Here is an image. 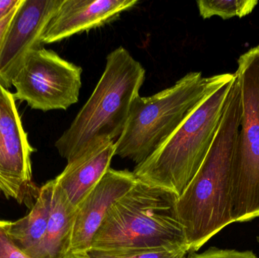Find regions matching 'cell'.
Returning a JSON list of instances; mask_svg holds the SVG:
<instances>
[{"mask_svg": "<svg viewBox=\"0 0 259 258\" xmlns=\"http://www.w3.org/2000/svg\"><path fill=\"white\" fill-rule=\"evenodd\" d=\"M5 223L0 225V258H32L18 249L9 240L5 231Z\"/></svg>", "mask_w": 259, "mask_h": 258, "instance_id": "obj_18", "label": "cell"}, {"mask_svg": "<svg viewBox=\"0 0 259 258\" xmlns=\"http://www.w3.org/2000/svg\"><path fill=\"white\" fill-rule=\"evenodd\" d=\"M187 258H258L252 251H237L234 250H223L211 248L205 252L198 254L192 252Z\"/></svg>", "mask_w": 259, "mask_h": 258, "instance_id": "obj_17", "label": "cell"}, {"mask_svg": "<svg viewBox=\"0 0 259 258\" xmlns=\"http://www.w3.org/2000/svg\"><path fill=\"white\" fill-rule=\"evenodd\" d=\"M82 71L52 50H35L12 80L14 98L42 112L67 110L78 101Z\"/></svg>", "mask_w": 259, "mask_h": 258, "instance_id": "obj_7", "label": "cell"}, {"mask_svg": "<svg viewBox=\"0 0 259 258\" xmlns=\"http://www.w3.org/2000/svg\"><path fill=\"white\" fill-rule=\"evenodd\" d=\"M234 79L205 98L152 156L137 165L133 171L137 180L182 195L214 140Z\"/></svg>", "mask_w": 259, "mask_h": 258, "instance_id": "obj_5", "label": "cell"}, {"mask_svg": "<svg viewBox=\"0 0 259 258\" xmlns=\"http://www.w3.org/2000/svg\"><path fill=\"white\" fill-rule=\"evenodd\" d=\"M63 0H22L0 49V83L8 89L30 53L42 48L47 24Z\"/></svg>", "mask_w": 259, "mask_h": 258, "instance_id": "obj_9", "label": "cell"}, {"mask_svg": "<svg viewBox=\"0 0 259 258\" xmlns=\"http://www.w3.org/2000/svg\"><path fill=\"white\" fill-rule=\"evenodd\" d=\"M241 92L237 76L211 147L177 208L187 253L196 252L232 218V163L241 121Z\"/></svg>", "mask_w": 259, "mask_h": 258, "instance_id": "obj_1", "label": "cell"}, {"mask_svg": "<svg viewBox=\"0 0 259 258\" xmlns=\"http://www.w3.org/2000/svg\"><path fill=\"white\" fill-rule=\"evenodd\" d=\"M137 180L134 173L109 168L76 212L69 253L86 254L112 206L125 195ZM68 253V254H69Z\"/></svg>", "mask_w": 259, "mask_h": 258, "instance_id": "obj_10", "label": "cell"}, {"mask_svg": "<svg viewBox=\"0 0 259 258\" xmlns=\"http://www.w3.org/2000/svg\"><path fill=\"white\" fill-rule=\"evenodd\" d=\"M115 150V142L99 145L68 162L64 171L55 178L73 207L77 209L110 168Z\"/></svg>", "mask_w": 259, "mask_h": 258, "instance_id": "obj_12", "label": "cell"}, {"mask_svg": "<svg viewBox=\"0 0 259 258\" xmlns=\"http://www.w3.org/2000/svg\"><path fill=\"white\" fill-rule=\"evenodd\" d=\"M22 0H20L19 3L4 18L0 20V49H1L2 45H3V41H4L5 36L7 33L8 29L12 23V20L15 18L18 9H19L20 5H21Z\"/></svg>", "mask_w": 259, "mask_h": 258, "instance_id": "obj_19", "label": "cell"}, {"mask_svg": "<svg viewBox=\"0 0 259 258\" xmlns=\"http://www.w3.org/2000/svg\"><path fill=\"white\" fill-rule=\"evenodd\" d=\"M13 93L0 83V192L29 209L39 193L32 177L35 151L21 123Z\"/></svg>", "mask_w": 259, "mask_h": 258, "instance_id": "obj_8", "label": "cell"}, {"mask_svg": "<svg viewBox=\"0 0 259 258\" xmlns=\"http://www.w3.org/2000/svg\"><path fill=\"white\" fill-rule=\"evenodd\" d=\"M5 223V221H1V220H0V225H3V224H4Z\"/></svg>", "mask_w": 259, "mask_h": 258, "instance_id": "obj_22", "label": "cell"}, {"mask_svg": "<svg viewBox=\"0 0 259 258\" xmlns=\"http://www.w3.org/2000/svg\"><path fill=\"white\" fill-rule=\"evenodd\" d=\"M50 216L44 243V258H63L69 253L77 209L53 179Z\"/></svg>", "mask_w": 259, "mask_h": 258, "instance_id": "obj_14", "label": "cell"}, {"mask_svg": "<svg viewBox=\"0 0 259 258\" xmlns=\"http://www.w3.org/2000/svg\"><path fill=\"white\" fill-rule=\"evenodd\" d=\"M146 71L124 47L106 57V68L92 95L55 146L68 162L124 131L134 100L140 95Z\"/></svg>", "mask_w": 259, "mask_h": 258, "instance_id": "obj_2", "label": "cell"}, {"mask_svg": "<svg viewBox=\"0 0 259 258\" xmlns=\"http://www.w3.org/2000/svg\"><path fill=\"white\" fill-rule=\"evenodd\" d=\"M185 250L151 249L103 251L90 249L86 255L90 258H187Z\"/></svg>", "mask_w": 259, "mask_h": 258, "instance_id": "obj_16", "label": "cell"}, {"mask_svg": "<svg viewBox=\"0 0 259 258\" xmlns=\"http://www.w3.org/2000/svg\"><path fill=\"white\" fill-rule=\"evenodd\" d=\"M63 258H90L85 254H74V253H69Z\"/></svg>", "mask_w": 259, "mask_h": 258, "instance_id": "obj_21", "label": "cell"}, {"mask_svg": "<svg viewBox=\"0 0 259 258\" xmlns=\"http://www.w3.org/2000/svg\"><path fill=\"white\" fill-rule=\"evenodd\" d=\"M53 184L51 180L39 188L35 204L26 216L16 221H6L4 224L9 240L32 258H44Z\"/></svg>", "mask_w": 259, "mask_h": 258, "instance_id": "obj_13", "label": "cell"}, {"mask_svg": "<svg viewBox=\"0 0 259 258\" xmlns=\"http://www.w3.org/2000/svg\"><path fill=\"white\" fill-rule=\"evenodd\" d=\"M19 2L20 0H0V20L6 16Z\"/></svg>", "mask_w": 259, "mask_h": 258, "instance_id": "obj_20", "label": "cell"}, {"mask_svg": "<svg viewBox=\"0 0 259 258\" xmlns=\"http://www.w3.org/2000/svg\"><path fill=\"white\" fill-rule=\"evenodd\" d=\"M138 3V0H63L46 27L42 44L54 43L106 25Z\"/></svg>", "mask_w": 259, "mask_h": 258, "instance_id": "obj_11", "label": "cell"}, {"mask_svg": "<svg viewBox=\"0 0 259 258\" xmlns=\"http://www.w3.org/2000/svg\"><path fill=\"white\" fill-rule=\"evenodd\" d=\"M258 242H259V237L258 238Z\"/></svg>", "mask_w": 259, "mask_h": 258, "instance_id": "obj_23", "label": "cell"}, {"mask_svg": "<svg viewBox=\"0 0 259 258\" xmlns=\"http://www.w3.org/2000/svg\"><path fill=\"white\" fill-rule=\"evenodd\" d=\"M237 65L242 115L232 163V218L246 222L259 217V45Z\"/></svg>", "mask_w": 259, "mask_h": 258, "instance_id": "obj_6", "label": "cell"}, {"mask_svg": "<svg viewBox=\"0 0 259 258\" xmlns=\"http://www.w3.org/2000/svg\"><path fill=\"white\" fill-rule=\"evenodd\" d=\"M235 78V74L205 77L189 72L173 86L133 101L124 131L115 142V156L137 165L152 156L205 98Z\"/></svg>", "mask_w": 259, "mask_h": 258, "instance_id": "obj_4", "label": "cell"}, {"mask_svg": "<svg viewBox=\"0 0 259 258\" xmlns=\"http://www.w3.org/2000/svg\"><path fill=\"white\" fill-rule=\"evenodd\" d=\"M178 196L171 191L137 183L108 212L91 249L185 250L178 215Z\"/></svg>", "mask_w": 259, "mask_h": 258, "instance_id": "obj_3", "label": "cell"}, {"mask_svg": "<svg viewBox=\"0 0 259 258\" xmlns=\"http://www.w3.org/2000/svg\"><path fill=\"white\" fill-rule=\"evenodd\" d=\"M258 0H199L196 2L199 15L203 19L219 16L222 19L243 18L254 10Z\"/></svg>", "mask_w": 259, "mask_h": 258, "instance_id": "obj_15", "label": "cell"}]
</instances>
